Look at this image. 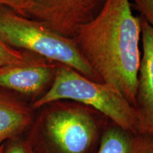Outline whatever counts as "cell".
Returning <instances> with one entry per match:
<instances>
[{
	"label": "cell",
	"instance_id": "obj_1",
	"mask_svg": "<svg viewBox=\"0 0 153 153\" xmlns=\"http://www.w3.org/2000/svg\"><path fill=\"white\" fill-rule=\"evenodd\" d=\"M141 21L130 0H106L98 16L72 38L103 82L118 89L135 107L141 60Z\"/></svg>",
	"mask_w": 153,
	"mask_h": 153
},
{
	"label": "cell",
	"instance_id": "obj_2",
	"mask_svg": "<svg viewBox=\"0 0 153 153\" xmlns=\"http://www.w3.org/2000/svg\"><path fill=\"white\" fill-rule=\"evenodd\" d=\"M63 100L90 107L126 131L147 133L135 108L118 89L104 82L87 79L71 68L60 64L51 87L34 101L33 108H40Z\"/></svg>",
	"mask_w": 153,
	"mask_h": 153
},
{
	"label": "cell",
	"instance_id": "obj_3",
	"mask_svg": "<svg viewBox=\"0 0 153 153\" xmlns=\"http://www.w3.org/2000/svg\"><path fill=\"white\" fill-rule=\"evenodd\" d=\"M0 40L13 48L41 55L71 68L87 79L103 82L82 56L73 40L6 7H0Z\"/></svg>",
	"mask_w": 153,
	"mask_h": 153
},
{
	"label": "cell",
	"instance_id": "obj_4",
	"mask_svg": "<svg viewBox=\"0 0 153 153\" xmlns=\"http://www.w3.org/2000/svg\"><path fill=\"white\" fill-rule=\"evenodd\" d=\"M44 114L45 133L63 153H84L89 148L97 132L94 109L79 103L60 104Z\"/></svg>",
	"mask_w": 153,
	"mask_h": 153
},
{
	"label": "cell",
	"instance_id": "obj_5",
	"mask_svg": "<svg viewBox=\"0 0 153 153\" xmlns=\"http://www.w3.org/2000/svg\"><path fill=\"white\" fill-rule=\"evenodd\" d=\"M106 0H30L26 17L38 21L72 39L80 28L98 16Z\"/></svg>",
	"mask_w": 153,
	"mask_h": 153
},
{
	"label": "cell",
	"instance_id": "obj_6",
	"mask_svg": "<svg viewBox=\"0 0 153 153\" xmlns=\"http://www.w3.org/2000/svg\"><path fill=\"white\" fill-rule=\"evenodd\" d=\"M59 65L25 51L22 60L0 66V87L26 95H38L49 89Z\"/></svg>",
	"mask_w": 153,
	"mask_h": 153
},
{
	"label": "cell",
	"instance_id": "obj_7",
	"mask_svg": "<svg viewBox=\"0 0 153 153\" xmlns=\"http://www.w3.org/2000/svg\"><path fill=\"white\" fill-rule=\"evenodd\" d=\"M140 18L143 54L137 74L135 108L145 133L153 135V27L142 17Z\"/></svg>",
	"mask_w": 153,
	"mask_h": 153
},
{
	"label": "cell",
	"instance_id": "obj_8",
	"mask_svg": "<svg viewBox=\"0 0 153 153\" xmlns=\"http://www.w3.org/2000/svg\"><path fill=\"white\" fill-rule=\"evenodd\" d=\"M31 121V112L28 107L0 92V144L22 132Z\"/></svg>",
	"mask_w": 153,
	"mask_h": 153
},
{
	"label": "cell",
	"instance_id": "obj_9",
	"mask_svg": "<svg viewBox=\"0 0 153 153\" xmlns=\"http://www.w3.org/2000/svg\"><path fill=\"white\" fill-rule=\"evenodd\" d=\"M126 131L116 125L105 132L97 153H133V148Z\"/></svg>",
	"mask_w": 153,
	"mask_h": 153
},
{
	"label": "cell",
	"instance_id": "obj_10",
	"mask_svg": "<svg viewBox=\"0 0 153 153\" xmlns=\"http://www.w3.org/2000/svg\"><path fill=\"white\" fill-rule=\"evenodd\" d=\"M25 51L13 48L0 40V66L19 62L24 57Z\"/></svg>",
	"mask_w": 153,
	"mask_h": 153
},
{
	"label": "cell",
	"instance_id": "obj_11",
	"mask_svg": "<svg viewBox=\"0 0 153 153\" xmlns=\"http://www.w3.org/2000/svg\"><path fill=\"white\" fill-rule=\"evenodd\" d=\"M132 8L153 27V0H130Z\"/></svg>",
	"mask_w": 153,
	"mask_h": 153
},
{
	"label": "cell",
	"instance_id": "obj_12",
	"mask_svg": "<svg viewBox=\"0 0 153 153\" xmlns=\"http://www.w3.org/2000/svg\"><path fill=\"white\" fill-rule=\"evenodd\" d=\"M30 3V0H0V7H8L19 14L26 16Z\"/></svg>",
	"mask_w": 153,
	"mask_h": 153
},
{
	"label": "cell",
	"instance_id": "obj_13",
	"mask_svg": "<svg viewBox=\"0 0 153 153\" xmlns=\"http://www.w3.org/2000/svg\"><path fill=\"white\" fill-rule=\"evenodd\" d=\"M4 153H33V152L25 143L19 140H14L4 149Z\"/></svg>",
	"mask_w": 153,
	"mask_h": 153
},
{
	"label": "cell",
	"instance_id": "obj_14",
	"mask_svg": "<svg viewBox=\"0 0 153 153\" xmlns=\"http://www.w3.org/2000/svg\"><path fill=\"white\" fill-rule=\"evenodd\" d=\"M4 145L2 144H0V153H4Z\"/></svg>",
	"mask_w": 153,
	"mask_h": 153
}]
</instances>
